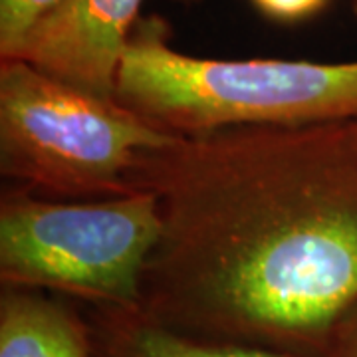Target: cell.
<instances>
[{"mask_svg": "<svg viewBox=\"0 0 357 357\" xmlns=\"http://www.w3.org/2000/svg\"><path fill=\"white\" fill-rule=\"evenodd\" d=\"M128 185L161 217L141 282L155 321L328 357L357 318V119L177 137L143 151Z\"/></svg>", "mask_w": 357, "mask_h": 357, "instance_id": "obj_1", "label": "cell"}, {"mask_svg": "<svg viewBox=\"0 0 357 357\" xmlns=\"http://www.w3.org/2000/svg\"><path fill=\"white\" fill-rule=\"evenodd\" d=\"M115 100L178 139L236 128L357 119V62L220 60L171 46L163 18L135 24L121 58Z\"/></svg>", "mask_w": 357, "mask_h": 357, "instance_id": "obj_2", "label": "cell"}, {"mask_svg": "<svg viewBox=\"0 0 357 357\" xmlns=\"http://www.w3.org/2000/svg\"><path fill=\"white\" fill-rule=\"evenodd\" d=\"M173 139L115 98L0 60V171L22 189L54 201L129 195L137 157Z\"/></svg>", "mask_w": 357, "mask_h": 357, "instance_id": "obj_3", "label": "cell"}, {"mask_svg": "<svg viewBox=\"0 0 357 357\" xmlns=\"http://www.w3.org/2000/svg\"><path fill=\"white\" fill-rule=\"evenodd\" d=\"M161 236L155 195L62 203L13 187L0 197V282L93 307H139Z\"/></svg>", "mask_w": 357, "mask_h": 357, "instance_id": "obj_4", "label": "cell"}, {"mask_svg": "<svg viewBox=\"0 0 357 357\" xmlns=\"http://www.w3.org/2000/svg\"><path fill=\"white\" fill-rule=\"evenodd\" d=\"M143 0H62L8 60L102 98H115L121 58Z\"/></svg>", "mask_w": 357, "mask_h": 357, "instance_id": "obj_5", "label": "cell"}, {"mask_svg": "<svg viewBox=\"0 0 357 357\" xmlns=\"http://www.w3.org/2000/svg\"><path fill=\"white\" fill-rule=\"evenodd\" d=\"M0 357H91L86 312L62 296L2 288Z\"/></svg>", "mask_w": 357, "mask_h": 357, "instance_id": "obj_6", "label": "cell"}, {"mask_svg": "<svg viewBox=\"0 0 357 357\" xmlns=\"http://www.w3.org/2000/svg\"><path fill=\"white\" fill-rule=\"evenodd\" d=\"M91 357H288L178 333L139 307L88 306Z\"/></svg>", "mask_w": 357, "mask_h": 357, "instance_id": "obj_7", "label": "cell"}, {"mask_svg": "<svg viewBox=\"0 0 357 357\" xmlns=\"http://www.w3.org/2000/svg\"><path fill=\"white\" fill-rule=\"evenodd\" d=\"M62 0H0V60H8L26 36Z\"/></svg>", "mask_w": 357, "mask_h": 357, "instance_id": "obj_8", "label": "cell"}, {"mask_svg": "<svg viewBox=\"0 0 357 357\" xmlns=\"http://www.w3.org/2000/svg\"><path fill=\"white\" fill-rule=\"evenodd\" d=\"M252 2L266 16L284 22L307 18L319 13L328 4V0H252Z\"/></svg>", "mask_w": 357, "mask_h": 357, "instance_id": "obj_9", "label": "cell"}, {"mask_svg": "<svg viewBox=\"0 0 357 357\" xmlns=\"http://www.w3.org/2000/svg\"><path fill=\"white\" fill-rule=\"evenodd\" d=\"M328 357H357V318L340 332Z\"/></svg>", "mask_w": 357, "mask_h": 357, "instance_id": "obj_10", "label": "cell"}, {"mask_svg": "<svg viewBox=\"0 0 357 357\" xmlns=\"http://www.w3.org/2000/svg\"><path fill=\"white\" fill-rule=\"evenodd\" d=\"M354 14L357 16V0H354Z\"/></svg>", "mask_w": 357, "mask_h": 357, "instance_id": "obj_11", "label": "cell"}, {"mask_svg": "<svg viewBox=\"0 0 357 357\" xmlns=\"http://www.w3.org/2000/svg\"><path fill=\"white\" fill-rule=\"evenodd\" d=\"M178 2H191V0H178Z\"/></svg>", "mask_w": 357, "mask_h": 357, "instance_id": "obj_12", "label": "cell"}]
</instances>
